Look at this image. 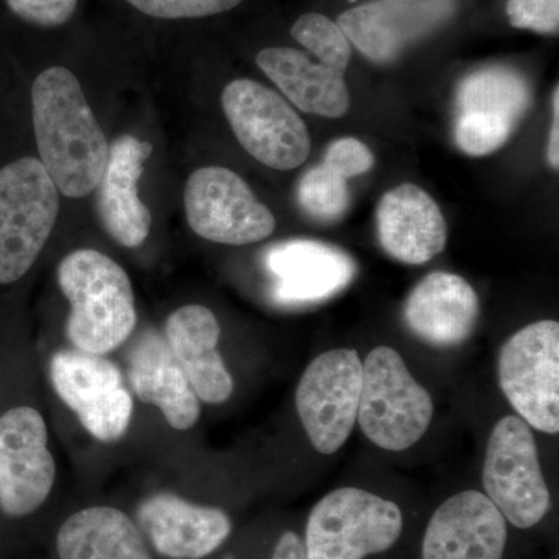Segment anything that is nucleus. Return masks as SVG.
Returning <instances> with one entry per match:
<instances>
[{
    "label": "nucleus",
    "instance_id": "obj_6",
    "mask_svg": "<svg viewBox=\"0 0 559 559\" xmlns=\"http://www.w3.org/2000/svg\"><path fill=\"white\" fill-rule=\"evenodd\" d=\"M221 100L238 142L260 164L288 171L310 156L307 124L270 87L252 80H235L227 84Z\"/></svg>",
    "mask_w": 559,
    "mask_h": 559
},
{
    "label": "nucleus",
    "instance_id": "obj_13",
    "mask_svg": "<svg viewBox=\"0 0 559 559\" xmlns=\"http://www.w3.org/2000/svg\"><path fill=\"white\" fill-rule=\"evenodd\" d=\"M47 443L46 421L33 407L0 417V510L7 516H28L49 498L57 466Z\"/></svg>",
    "mask_w": 559,
    "mask_h": 559
},
{
    "label": "nucleus",
    "instance_id": "obj_31",
    "mask_svg": "<svg viewBox=\"0 0 559 559\" xmlns=\"http://www.w3.org/2000/svg\"><path fill=\"white\" fill-rule=\"evenodd\" d=\"M271 559H307L305 546L294 532H286L278 539Z\"/></svg>",
    "mask_w": 559,
    "mask_h": 559
},
{
    "label": "nucleus",
    "instance_id": "obj_4",
    "mask_svg": "<svg viewBox=\"0 0 559 559\" xmlns=\"http://www.w3.org/2000/svg\"><path fill=\"white\" fill-rule=\"evenodd\" d=\"M358 418L364 436L385 451H404L428 430L433 403L400 353L378 347L362 362Z\"/></svg>",
    "mask_w": 559,
    "mask_h": 559
},
{
    "label": "nucleus",
    "instance_id": "obj_12",
    "mask_svg": "<svg viewBox=\"0 0 559 559\" xmlns=\"http://www.w3.org/2000/svg\"><path fill=\"white\" fill-rule=\"evenodd\" d=\"M183 202L191 230L219 245H253L271 237L277 226L271 210L229 168L194 171L187 180Z\"/></svg>",
    "mask_w": 559,
    "mask_h": 559
},
{
    "label": "nucleus",
    "instance_id": "obj_32",
    "mask_svg": "<svg viewBox=\"0 0 559 559\" xmlns=\"http://www.w3.org/2000/svg\"><path fill=\"white\" fill-rule=\"evenodd\" d=\"M554 124H551L549 150H547V156H549L550 167L554 170H558L559 167V87L555 90L554 94Z\"/></svg>",
    "mask_w": 559,
    "mask_h": 559
},
{
    "label": "nucleus",
    "instance_id": "obj_11",
    "mask_svg": "<svg viewBox=\"0 0 559 559\" xmlns=\"http://www.w3.org/2000/svg\"><path fill=\"white\" fill-rule=\"evenodd\" d=\"M50 380L62 403L95 439L112 443L127 433L134 401L112 360L81 349H61L50 360Z\"/></svg>",
    "mask_w": 559,
    "mask_h": 559
},
{
    "label": "nucleus",
    "instance_id": "obj_18",
    "mask_svg": "<svg viewBox=\"0 0 559 559\" xmlns=\"http://www.w3.org/2000/svg\"><path fill=\"white\" fill-rule=\"evenodd\" d=\"M138 521L157 554L170 559L209 557L231 532L230 518L223 510L197 506L168 492L143 500Z\"/></svg>",
    "mask_w": 559,
    "mask_h": 559
},
{
    "label": "nucleus",
    "instance_id": "obj_25",
    "mask_svg": "<svg viewBox=\"0 0 559 559\" xmlns=\"http://www.w3.org/2000/svg\"><path fill=\"white\" fill-rule=\"evenodd\" d=\"M348 180L345 173L322 160L301 176L297 187L301 210L318 223H337L347 215L352 205Z\"/></svg>",
    "mask_w": 559,
    "mask_h": 559
},
{
    "label": "nucleus",
    "instance_id": "obj_28",
    "mask_svg": "<svg viewBox=\"0 0 559 559\" xmlns=\"http://www.w3.org/2000/svg\"><path fill=\"white\" fill-rule=\"evenodd\" d=\"M507 14L513 27L538 33H557L559 0H509Z\"/></svg>",
    "mask_w": 559,
    "mask_h": 559
},
{
    "label": "nucleus",
    "instance_id": "obj_1",
    "mask_svg": "<svg viewBox=\"0 0 559 559\" xmlns=\"http://www.w3.org/2000/svg\"><path fill=\"white\" fill-rule=\"evenodd\" d=\"M33 127L39 162L68 198L97 189L109 143L76 76L64 68L39 73L32 87Z\"/></svg>",
    "mask_w": 559,
    "mask_h": 559
},
{
    "label": "nucleus",
    "instance_id": "obj_16",
    "mask_svg": "<svg viewBox=\"0 0 559 559\" xmlns=\"http://www.w3.org/2000/svg\"><path fill=\"white\" fill-rule=\"evenodd\" d=\"M450 10L448 0H382L345 11L336 24L371 61L390 62Z\"/></svg>",
    "mask_w": 559,
    "mask_h": 559
},
{
    "label": "nucleus",
    "instance_id": "obj_7",
    "mask_svg": "<svg viewBox=\"0 0 559 559\" xmlns=\"http://www.w3.org/2000/svg\"><path fill=\"white\" fill-rule=\"evenodd\" d=\"M487 498L510 524L532 528L550 510L532 429L520 417H503L492 429L484 465Z\"/></svg>",
    "mask_w": 559,
    "mask_h": 559
},
{
    "label": "nucleus",
    "instance_id": "obj_29",
    "mask_svg": "<svg viewBox=\"0 0 559 559\" xmlns=\"http://www.w3.org/2000/svg\"><path fill=\"white\" fill-rule=\"evenodd\" d=\"M16 16L39 27H60L75 13L79 0H7Z\"/></svg>",
    "mask_w": 559,
    "mask_h": 559
},
{
    "label": "nucleus",
    "instance_id": "obj_22",
    "mask_svg": "<svg viewBox=\"0 0 559 559\" xmlns=\"http://www.w3.org/2000/svg\"><path fill=\"white\" fill-rule=\"evenodd\" d=\"M128 380L135 396L157 407L173 429L190 430L200 419V399L156 331H146L132 347Z\"/></svg>",
    "mask_w": 559,
    "mask_h": 559
},
{
    "label": "nucleus",
    "instance_id": "obj_5",
    "mask_svg": "<svg viewBox=\"0 0 559 559\" xmlns=\"http://www.w3.org/2000/svg\"><path fill=\"white\" fill-rule=\"evenodd\" d=\"M392 500L359 488H340L316 503L305 536L307 559H364L384 554L403 532Z\"/></svg>",
    "mask_w": 559,
    "mask_h": 559
},
{
    "label": "nucleus",
    "instance_id": "obj_10",
    "mask_svg": "<svg viewBox=\"0 0 559 559\" xmlns=\"http://www.w3.org/2000/svg\"><path fill=\"white\" fill-rule=\"evenodd\" d=\"M528 81L507 68H487L465 76L455 94L454 139L463 153H495L516 131L532 106Z\"/></svg>",
    "mask_w": 559,
    "mask_h": 559
},
{
    "label": "nucleus",
    "instance_id": "obj_27",
    "mask_svg": "<svg viewBox=\"0 0 559 559\" xmlns=\"http://www.w3.org/2000/svg\"><path fill=\"white\" fill-rule=\"evenodd\" d=\"M157 20H197L240 5L241 0H124Z\"/></svg>",
    "mask_w": 559,
    "mask_h": 559
},
{
    "label": "nucleus",
    "instance_id": "obj_20",
    "mask_svg": "<svg viewBox=\"0 0 559 559\" xmlns=\"http://www.w3.org/2000/svg\"><path fill=\"white\" fill-rule=\"evenodd\" d=\"M377 227L382 249L404 264L428 263L447 246V221L439 204L414 183H403L381 198Z\"/></svg>",
    "mask_w": 559,
    "mask_h": 559
},
{
    "label": "nucleus",
    "instance_id": "obj_24",
    "mask_svg": "<svg viewBox=\"0 0 559 559\" xmlns=\"http://www.w3.org/2000/svg\"><path fill=\"white\" fill-rule=\"evenodd\" d=\"M60 559H153L134 521L112 507L72 514L57 536Z\"/></svg>",
    "mask_w": 559,
    "mask_h": 559
},
{
    "label": "nucleus",
    "instance_id": "obj_3",
    "mask_svg": "<svg viewBox=\"0 0 559 559\" xmlns=\"http://www.w3.org/2000/svg\"><path fill=\"white\" fill-rule=\"evenodd\" d=\"M60 212V193L35 157L0 170V285L24 277L49 240Z\"/></svg>",
    "mask_w": 559,
    "mask_h": 559
},
{
    "label": "nucleus",
    "instance_id": "obj_2",
    "mask_svg": "<svg viewBox=\"0 0 559 559\" xmlns=\"http://www.w3.org/2000/svg\"><path fill=\"white\" fill-rule=\"evenodd\" d=\"M58 285L70 304L66 334L75 349L105 356L131 336L135 297L119 263L98 250H75L58 266Z\"/></svg>",
    "mask_w": 559,
    "mask_h": 559
},
{
    "label": "nucleus",
    "instance_id": "obj_8",
    "mask_svg": "<svg viewBox=\"0 0 559 559\" xmlns=\"http://www.w3.org/2000/svg\"><path fill=\"white\" fill-rule=\"evenodd\" d=\"M500 389L530 428L559 432V323L525 326L500 349Z\"/></svg>",
    "mask_w": 559,
    "mask_h": 559
},
{
    "label": "nucleus",
    "instance_id": "obj_15",
    "mask_svg": "<svg viewBox=\"0 0 559 559\" xmlns=\"http://www.w3.org/2000/svg\"><path fill=\"white\" fill-rule=\"evenodd\" d=\"M506 518L487 496L463 491L441 503L423 540V559H502Z\"/></svg>",
    "mask_w": 559,
    "mask_h": 559
},
{
    "label": "nucleus",
    "instance_id": "obj_30",
    "mask_svg": "<svg viewBox=\"0 0 559 559\" xmlns=\"http://www.w3.org/2000/svg\"><path fill=\"white\" fill-rule=\"evenodd\" d=\"M323 160L345 173L349 179L370 171L374 165V157L369 146L353 138L337 139L331 142Z\"/></svg>",
    "mask_w": 559,
    "mask_h": 559
},
{
    "label": "nucleus",
    "instance_id": "obj_21",
    "mask_svg": "<svg viewBox=\"0 0 559 559\" xmlns=\"http://www.w3.org/2000/svg\"><path fill=\"white\" fill-rule=\"evenodd\" d=\"M221 329L209 308L189 305L171 312L164 337L200 401L223 404L234 392L230 371L218 353Z\"/></svg>",
    "mask_w": 559,
    "mask_h": 559
},
{
    "label": "nucleus",
    "instance_id": "obj_17",
    "mask_svg": "<svg viewBox=\"0 0 559 559\" xmlns=\"http://www.w3.org/2000/svg\"><path fill=\"white\" fill-rule=\"evenodd\" d=\"M403 314L419 341L437 348H455L476 330L479 296L460 275L432 272L411 290Z\"/></svg>",
    "mask_w": 559,
    "mask_h": 559
},
{
    "label": "nucleus",
    "instance_id": "obj_26",
    "mask_svg": "<svg viewBox=\"0 0 559 559\" xmlns=\"http://www.w3.org/2000/svg\"><path fill=\"white\" fill-rule=\"evenodd\" d=\"M290 35L305 49L314 53L320 64L344 75L352 60V47L336 22L323 14L307 13L296 21Z\"/></svg>",
    "mask_w": 559,
    "mask_h": 559
},
{
    "label": "nucleus",
    "instance_id": "obj_14",
    "mask_svg": "<svg viewBox=\"0 0 559 559\" xmlns=\"http://www.w3.org/2000/svg\"><path fill=\"white\" fill-rule=\"evenodd\" d=\"M271 297L285 308L310 307L333 299L356 277V263L329 242L294 238L275 242L263 253Z\"/></svg>",
    "mask_w": 559,
    "mask_h": 559
},
{
    "label": "nucleus",
    "instance_id": "obj_9",
    "mask_svg": "<svg viewBox=\"0 0 559 559\" xmlns=\"http://www.w3.org/2000/svg\"><path fill=\"white\" fill-rule=\"evenodd\" d=\"M362 360L349 348L318 356L301 374L296 406L301 425L320 454H334L352 436L362 393Z\"/></svg>",
    "mask_w": 559,
    "mask_h": 559
},
{
    "label": "nucleus",
    "instance_id": "obj_19",
    "mask_svg": "<svg viewBox=\"0 0 559 559\" xmlns=\"http://www.w3.org/2000/svg\"><path fill=\"white\" fill-rule=\"evenodd\" d=\"M153 145L123 135L109 145L108 164L97 186V213L103 229L128 249L142 246L151 230V212L139 197L143 164Z\"/></svg>",
    "mask_w": 559,
    "mask_h": 559
},
{
    "label": "nucleus",
    "instance_id": "obj_23",
    "mask_svg": "<svg viewBox=\"0 0 559 559\" xmlns=\"http://www.w3.org/2000/svg\"><path fill=\"white\" fill-rule=\"evenodd\" d=\"M257 64L296 108L326 119H340L349 108L344 75L312 62L290 47H270L257 55Z\"/></svg>",
    "mask_w": 559,
    "mask_h": 559
}]
</instances>
